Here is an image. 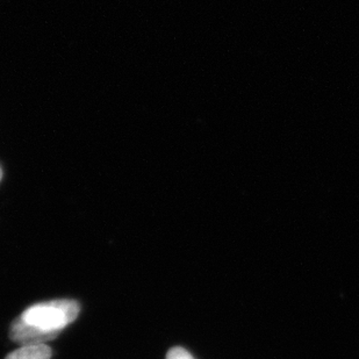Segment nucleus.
I'll return each mask as SVG.
<instances>
[{
    "mask_svg": "<svg viewBox=\"0 0 359 359\" xmlns=\"http://www.w3.org/2000/svg\"><path fill=\"white\" fill-rule=\"evenodd\" d=\"M79 312V302L68 299L35 304L14 320L10 329L11 339L21 346L44 344L72 325Z\"/></svg>",
    "mask_w": 359,
    "mask_h": 359,
    "instance_id": "obj_1",
    "label": "nucleus"
},
{
    "mask_svg": "<svg viewBox=\"0 0 359 359\" xmlns=\"http://www.w3.org/2000/svg\"><path fill=\"white\" fill-rule=\"evenodd\" d=\"M53 351L47 344H27L14 350L6 359H50Z\"/></svg>",
    "mask_w": 359,
    "mask_h": 359,
    "instance_id": "obj_2",
    "label": "nucleus"
},
{
    "mask_svg": "<svg viewBox=\"0 0 359 359\" xmlns=\"http://www.w3.org/2000/svg\"><path fill=\"white\" fill-rule=\"evenodd\" d=\"M165 359H194V357L184 348L176 346L169 350Z\"/></svg>",
    "mask_w": 359,
    "mask_h": 359,
    "instance_id": "obj_3",
    "label": "nucleus"
},
{
    "mask_svg": "<svg viewBox=\"0 0 359 359\" xmlns=\"http://www.w3.org/2000/svg\"><path fill=\"white\" fill-rule=\"evenodd\" d=\"M1 178H3V171L0 169V180H1Z\"/></svg>",
    "mask_w": 359,
    "mask_h": 359,
    "instance_id": "obj_4",
    "label": "nucleus"
}]
</instances>
